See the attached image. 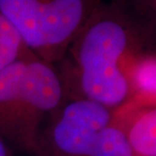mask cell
<instances>
[{
  "mask_svg": "<svg viewBox=\"0 0 156 156\" xmlns=\"http://www.w3.org/2000/svg\"><path fill=\"white\" fill-rule=\"evenodd\" d=\"M111 123L126 136L133 156H156L155 98L132 96L111 110Z\"/></svg>",
  "mask_w": 156,
  "mask_h": 156,
  "instance_id": "obj_5",
  "label": "cell"
},
{
  "mask_svg": "<svg viewBox=\"0 0 156 156\" xmlns=\"http://www.w3.org/2000/svg\"><path fill=\"white\" fill-rule=\"evenodd\" d=\"M51 117L41 156H96L111 110L89 99H71Z\"/></svg>",
  "mask_w": 156,
  "mask_h": 156,
  "instance_id": "obj_4",
  "label": "cell"
},
{
  "mask_svg": "<svg viewBox=\"0 0 156 156\" xmlns=\"http://www.w3.org/2000/svg\"><path fill=\"white\" fill-rule=\"evenodd\" d=\"M33 56L14 27L0 12V70L12 62Z\"/></svg>",
  "mask_w": 156,
  "mask_h": 156,
  "instance_id": "obj_6",
  "label": "cell"
},
{
  "mask_svg": "<svg viewBox=\"0 0 156 156\" xmlns=\"http://www.w3.org/2000/svg\"><path fill=\"white\" fill-rule=\"evenodd\" d=\"M98 1L0 0V12L39 60L53 66L63 60Z\"/></svg>",
  "mask_w": 156,
  "mask_h": 156,
  "instance_id": "obj_3",
  "label": "cell"
},
{
  "mask_svg": "<svg viewBox=\"0 0 156 156\" xmlns=\"http://www.w3.org/2000/svg\"><path fill=\"white\" fill-rule=\"evenodd\" d=\"M0 156H13L12 150L2 140H0Z\"/></svg>",
  "mask_w": 156,
  "mask_h": 156,
  "instance_id": "obj_7",
  "label": "cell"
},
{
  "mask_svg": "<svg viewBox=\"0 0 156 156\" xmlns=\"http://www.w3.org/2000/svg\"><path fill=\"white\" fill-rule=\"evenodd\" d=\"M141 27L121 3L99 2L68 48L64 94L85 98L110 110L130 98L125 68L135 56L148 51Z\"/></svg>",
  "mask_w": 156,
  "mask_h": 156,
  "instance_id": "obj_1",
  "label": "cell"
},
{
  "mask_svg": "<svg viewBox=\"0 0 156 156\" xmlns=\"http://www.w3.org/2000/svg\"><path fill=\"white\" fill-rule=\"evenodd\" d=\"M64 89L54 67L36 56L0 70V140L41 156L43 126L62 105Z\"/></svg>",
  "mask_w": 156,
  "mask_h": 156,
  "instance_id": "obj_2",
  "label": "cell"
}]
</instances>
